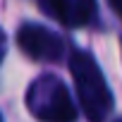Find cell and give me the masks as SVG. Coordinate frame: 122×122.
<instances>
[{"instance_id": "obj_1", "label": "cell", "mask_w": 122, "mask_h": 122, "mask_svg": "<svg viewBox=\"0 0 122 122\" xmlns=\"http://www.w3.org/2000/svg\"><path fill=\"white\" fill-rule=\"evenodd\" d=\"M70 72L74 77V86L84 115L89 117V122H103V117L112 108V96L96 60L84 50H74L70 57Z\"/></svg>"}, {"instance_id": "obj_2", "label": "cell", "mask_w": 122, "mask_h": 122, "mask_svg": "<svg viewBox=\"0 0 122 122\" xmlns=\"http://www.w3.org/2000/svg\"><path fill=\"white\" fill-rule=\"evenodd\" d=\"M26 108L41 122H74L77 110L67 86L57 77H41L26 91Z\"/></svg>"}, {"instance_id": "obj_3", "label": "cell", "mask_w": 122, "mask_h": 122, "mask_svg": "<svg viewBox=\"0 0 122 122\" xmlns=\"http://www.w3.org/2000/svg\"><path fill=\"white\" fill-rule=\"evenodd\" d=\"M19 48L34 60H57L62 55V38L41 24H24L17 31Z\"/></svg>"}, {"instance_id": "obj_4", "label": "cell", "mask_w": 122, "mask_h": 122, "mask_svg": "<svg viewBox=\"0 0 122 122\" xmlns=\"http://www.w3.org/2000/svg\"><path fill=\"white\" fill-rule=\"evenodd\" d=\"M41 7L65 26H84L96 15V0H41Z\"/></svg>"}, {"instance_id": "obj_5", "label": "cell", "mask_w": 122, "mask_h": 122, "mask_svg": "<svg viewBox=\"0 0 122 122\" xmlns=\"http://www.w3.org/2000/svg\"><path fill=\"white\" fill-rule=\"evenodd\" d=\"M5 50H7V38H5L3 29H0V62H3V57H5Z\"/></svg>"}, {"instance_id": "obj_6", "label": "cell", "mask_w": 122, "mask_h": 122, "mask_svg": "<svg viewBox=\"0 0 122 122\" xmlns=\"http://www.w3.org/2000/svg\"><path fill=\"white\" fill-rule=\"evenodd\" d=\"M110 5L115 7V12H120V15H122V0H110Z\"/></svg>"}, {"instance_id": "obj_7", "label": "cell", "mask_w": 122, "mask_h": 122, "mask_svg": "<svg viewBox=\"0 0 122 122\" xmlns=\"http://www.w3.org/2000/svg\"><path fill=\"white\" fill-rule=\"evenodd\" d=\"M117 122H122V120H117Z\"/></svg>"}, {"instance_id": "obj_8", "label": "cell", "mask_w": 122, "mask_h": 122, "mask_svg": "<svg viewBox=\"0 0 122 122\" xmlns=\"http://www.w3.org/2000/svg\"><path fill=\"white\" fill-rule=\"evenodd\" d=\"M0 122H3V120H0Z\"/></svg>"}]
</instances>
